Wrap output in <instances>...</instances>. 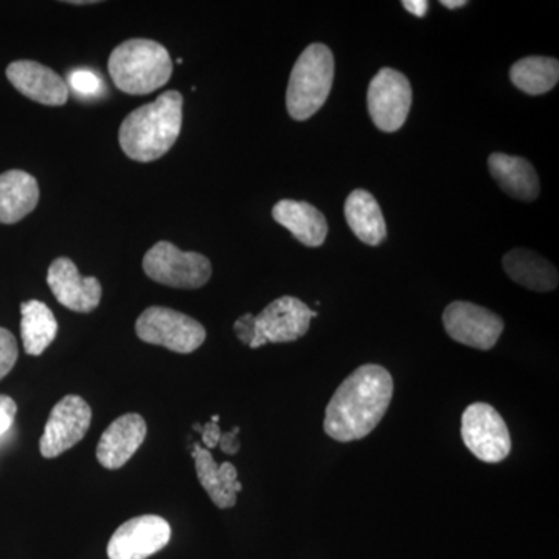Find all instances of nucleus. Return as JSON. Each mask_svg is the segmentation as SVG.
<instances>
[{
    "label": "nucleus",
    "instance_id": "f257e3e1",
    "mask_svg": "<svg viewBox=\"0 0 559 559\" xmlns=\"http://www.w3.org/2000/svg\"><path fill=\"white\" fill-rule=\"evenodd\" d=\"M392 399V374L377 364L360 366L342 381L326 406V436L341 443L366 439L384 418Z\"/></svg>",
    "mask_w": 559,
    "mask_h": 559
},
{
    "label": "nucleus",
    "instance_id": "f03ea898",
    "mask_svg": "<svg viewBox=\"0 0 559 559\" xmlns=\"http://www.w3.org/2000/svg\"><path fill=\"white\" fill-rule=\"evenodd\" d=\"M182 106V95L168 91L156 102L132 110L119 131L123 153L138 162H153L165 156L179 138Z\"/></svg>",
    "mask_w": 559,
    "mask_h": 559
},
{
    "label": "nucleus",
    "instance_id": "7ed1b4c3",
    "mask_svg": "<svg viewBox=\"0 0 559 559\" xmlns=\"http://www.w3.org/2000/svg\"><path fill=\"white\" fill-rule=\"evenodd\" d=\"M108 69L117 90L148 95L171 79L173 61L168 50L156 40L130 39L112 50Z\"/></svg>",
    "mask_w": 559,
    "mask_h": 559
},
{
    "label": "nucleus",
    "instance_id": "20e7f679",
    "mask_svg": "<svg viewBox=\"0 0 559 559\" xmlns=\"http://www.w3.org/2000/svg\"><path fill=\"white\" fill-rule=\"evenodd\" d=\"M334 79L333 51L325 44H311L301 51L290 72L286 108L294 120L311 119L329 98Z\"/></svg>",
    "mask_w": 559,
    "mask_h": 559
},
{
    "label": "nucleus",
    "instance_id": "39448f33",
    "mask_svg": "<svg viewBox=\"0 0 559 559\" xmlns=\"http://www.w3.org/2000/svg\"><path fill=\"white\" fill-rule=\"evenodd\" d=\"M140 341L189 355L205 342L207 331L198 320L165 307L146 308L135 322Z\"/></svg>",
    "mask_w": 559,
    "mask_h": 559
},
{
    "label": "nucleus",
    "instance_id": "423d86ee",
    "mask_svg": "<svg viewBox=\"0 0 559 559\" xmlns=\"http://www.w3.org/2000/svg\"><path fill=\"white\" fill-rule=\"evenodd\" d=\"M143 271L160 285L198 289L212 277V263L201 253L183 252L171 242L160 241L143 257Z\"/></svg>",
    "mask_w": 559,
    "mask_h": 559
},
{
    "label": "nucleus",
    "instance_id": "0eeeda50",
    "mask_svg": "<svg viewBox=\"0 0 559 559\" xmlns=\"http://www.w3.org/2000/svg\"><path fill=\"white\" fill-rule=\"evenodd\" d=\"M462 439L474 457L499 463L509 457L511 436L502 415L487 403H474L462 415Z\"/></svg>",
    "mask_w": 559,
    "mask_h": 559
},
{
    "label": "nucleus",
    "instance_id": "6e6552de",
    "mask_svg": "<svg viewBox=\"0 0 559 559\" xmlns=\"http://www.w3.org/2000/svg\"><path fill=\"white\" fill-rule=\"evenodd\" d=\"M318 318V311L296 297L283 296L267 305L255 316V337L250 348H260L266 344H285L304 337L310 330L311 320Z\"/></svg>",
    "mask_w": 559,
    "mask_h": 559
},
{
    "label": "nucleus",
    "instance_id": "1a4fd4ad",
    "mask_svg": "<svg viewBox=\"0 0 559 559\" xmlns=\"http://www.w3.org/2000/svg\"><path fill=\"white\" fill-rule=\"evenodd\" d=\"M371 120L384 132H396L406 123L412 106L409 80L399 70L384 68L371 80L367 92Z\"/></svg>",
    "mask_w": 559,
    "mask_h": 559
},
{
    "label": "nucleus",
    "instance_id": "9d476101",
    "mask_svg": "<svg viewBox=\"0 0 559 559\" xmlns=\"http://www.w3.org/2000/svg\"><path fill=\"white\" fill-rule=\"evenodd\" d=\"M92 409L86 400L68 395L51 409L43 437L39 440L40 455L46 459L60 457L86 437L91 428Z\"/></svg>",
    "mask_w": 559,
    "mask_h": 559
},
{
    "label": "nucleus",
    "instance_id": "9b49d317",
    "mask_svg": "<svg viewBox=\"0 0 559 559\" xmlns=\"http://www.w3.org/2000/svg\"><path fill=\"white\" fill-rule=\"evenodd\" d=\"M443 325L451 340L477 349L495 347L506 329L500 316L471 301H452L448 305L443 312Z\"/></svg>",
    "mask_w": 559,
    "mask_h": 559
},
{
    "label": "nucleus",
    "instance_id": "f8f14e48",
    "mask_svg": "<svg viewBox=\"0 0 559 559\" xmlns=\"http://www.w3.org/2000/svg\"><path fill=\"white\" fill-rule=\"evenodd\" d=\"M171 539V527L156 514L132 518L110 536L109 559H148L165 549Z\"/></svg>",
    "mask_w": 559,
    "mask_h": 559
},
{
    "label": "nucleus",
    "instance_id": "ddd939ff",
    "mask_svg": "<svg viewBox=\"0 0 559 559\" xmlns=\"http://www.w3.org/2000/svg\"><path fill=\"white\" fill-rule=\"evenodd\" d=\"M47 283L55 299L70 311L86 314L100 305L103 289L98 278L83 277L75 263L66 257L50 264Z\"/></svg>",
    "mask_w": 559,
    "mask_h": 559
},
{
    "label": "nucleus",
    "instance_id": "4468645a",
    "mask_svg": "<svg viewBox=\"0 0 559 559\" xmlns=\"http://www.w3.org/2000/svg\"><path fill=\"white\" fill-rule=\"evenodd\" d=\"M7 79L25 97L46 106H62L69 100L68 83L53 70L36 61H14Z\"/></svg>",
    "mask_w": 559,
    "mask_h": 559
},
{
    "label": "nucleus",
    "instance_id": "2eb2a0df",
    "mask_svg": "<svg viewBox=\"0 0 559 559\" xmlns=\"http://www.w3.org/2000/svg\"><path fill=\"white\" fill-rule=\"evenodd\" d=\"M146 430V421L139 414L121 415L98 441V463L106 469L123 468L145 441Z\"/></svg>",
    "mask_w": 559,
    "mask_h": 559
},
{
    "label": "nucleus",
    "instance_id": "dca6fc26",
    "mask_svg": "<svg viewBox=\"0 0 559 559\" xmlns=\"http://www.w3.org/2000/svg\"><path fill=\"white\" fill-rule=\"evenodd\" d=\"M194 466L202 488L207 491L210 499L221 510L231 509L237 503L238 492L242 485L238 481V471L230 462L218 465L209 450L194 444Z\"/></svg>",
    "mask_w": 559,
    "mask_h": 559
},
{
    "label": "nucleus",
    "instance_id": "f3484780",
    "mask_svg": "<svg viewBox=\"0 0 559 559\" xmlns=\"http://www.w3.org/2000/svg\"><path fill=\"white\" fill-rule=\"evenodd\" d=\"M272 216L280 226L308 248H319L329 235V223L314 205L304 201L283 200L272 209Z\"/></svg>",
    "mask_w": 559,
    "mask_h": 559
},
{
    "label": "nucleus",
    "instance_id": "a211bd4d",
    "mask_svg": "<svg viewBox=\"0 0 559 559\" xmlns=\"http://www.w3.org/2000/svg\"><path fill=\"white\" fill-rule=\"evenodd\" d=\"M489 173L500 189L521 201H533L539 194V178L524 157L492 153L488 157Z\"/></svg>",
    "mask_w": 559,
    "mask_h": 559
},
{
    "label": "nucleus",
    "instance_id": "6ab92c4d",
    "mask_svg": "<svg viewBox=\"0 0 559 559\" xmlns=\"http://www.w3.org/2000/svg\"><path fill=\"white\" fill-rule=\"evenodd\" d=\"M39 187L28 173L10 170L0 175V224H14L36 209Z\"/></svg>",
    "mask_w": 559,
    "mask_h": 559
},
{
    "label": "nucleus",
    "instance_id": "aec40b11",
    "mask_svg": "<svg viewBox=\"0 0 559 559\" xmlns=\"http://www.w3.org/2000/svg\"><path fill=\"white\" fill-rule=\"evenodd\" d=\"M502 264L507 275L524 288L536 293H549L558 286L557 267L533 250H510L503 257Z\"/></svg>",
    "mask_w": 559,
    "mask_h": 559
},
{
    "label": "nucleus",
    "instance_id": "412c9836",
    "mask_svg": "<svg viewBox=\"0 0 559 559\" xmlns=\"http://www.w3.org/2000/svg\"><path fill=\"white\" fill-rule=\"evenodd\" d=\"M345 219L360 241L380 246L388 237V226L380 204L367 190H355L345 201Z\"/></svg>",
    "mask_w": 559,
    "mask_h": 559
},
{
    "label": "nucleus",
    "instance_id": "4be33fe9",
    "mask_svg": "<svg viewBox=\"0 0 559 559\" xmlns=\"http://www.w3.org/2000/svg\"><path fill=\"white\" fill-rule=\"evenodd\" d=\"M21 337L27 355L40 356L58 334V322L53 312L39 300L21 305Z\"/></svg>",
    "mask_w": 559,
    "mask_h": 559
},
{
    "label": "nucleus",
    "instance_id": "5701e85b",
    "mask_svg": "<svg viewBox=\"0 0 559 559\" xmlns=\"http://www.w3.org/2000/svg\"><path fill=\"white\" fill-rule=\"evenodd\" d=\"M511 83L528 95H543L554 90L559 80V62L554 58L528 57L510 70Z\"/></svg>",
    "mask_w": 559,
    "mask_h": 559
},
{
    "label": "nucleus",
    "instance_id": "b1692460",
    "mask_svg": "<svg viewBox=\"0 0 559 559\" xmlns=\"http://www.w3.org/2000/svg\"><path fill=\"white\" fill-rule=\"evenodd\" d=\"M69 84L81 97H95L103 91L102 80L91 70L76 69L69 73Z\"/></svg>",
    "mask_w": 559,
    "mask_h": 559
},
{
    "label": "nucleus",
    "instance_id": "393cba45",
    "mask_svg": "<svg viewBox=\"0 0 559 559\" xmlns=\"http://www.w3.org/2000/svg\"><path fill=\"white\" fill-rule=\"evenodd\" d=\"M20 349L16 340L7 329H0V380L7 377L16 366Z\"/></svg>",
    "mask_w": 559,
    "mask_h": 559
},
{
    "label": "nucleus",
    "instance_id": "a878e982",
    "mask_svg": "<svg viewBox=\"0 0 559 559\" xmlns=\"http://www.w3.org/2000/svg\"><path fill=\"white\" fill-rule=\"evenodd\" d=\"M17 406L16 401L11 396L0 395V437L9 432L16 418Z\"/></svg>",
    "mask_w": 559,
    "mask_h": 559
},
{
    "label": "nucleus",
    "instance_id": "bb28decb",
    "mask_svg": "<svg viewBox=\"0 0 559 559\" xmlns=\"http://www.w3.org/2000/svg\"><path fill=\"white\" fill-rule=\"evenodd\" d=\"M234 330L238 340H240L242 344H252L253 337H255V316H241V318L235 322Z\"/></svg>",
    "mask_w": 559,
    "mask_h": 559
},
{
    "label": "nucleus",
    "instance_id": "cd10ccee",
    "mask_svg": "<svg viewBox=\"0 0 559 559\" xmlns=\"http://www.w3.org/2000/svg\"><path fill=\"white\" fill-rule=\"evenodd\" d=\"M201 433L202 441H204L205 447H207V450H213V448L218 447L221 436H223L218 423L213 421H210L207 423V425L202 426Z\"/></svg>",
    "mask_w": 559,
    "mask_h": 559
},
{
    "label": "nucleus",
    "instance_id": "c85d7f7f",
    "mask_svg": "<svg viewBox=\"0 0 559 559\" xmlns=\"http://www.w3.org/2000/svg\"><path fill=\"white\" fill-rule=\"evenodd\" d=\"M238 433H240V428H235L231 432L223 433L218 444L221 451L226 452V454L229 455L237 454L241 448L240 440H238Z\"/></svg>",
    "mask_w": 559,
    "mask_h": 559
},
{
    "label": "nucleus",
    "instance_id": "c756f323",
    "mask_svg": "<svg viewBox=\"0 0 559 559\" xmlns=\"http://www.w3.org/2000/svg\"><path fill=\"white\" fill-rule=\"evenodd\" d=\"M403 7L417 17H425L429 10V3L426 0H404Z\"/></svg>",
    "mask_w": 559,
    "mask_h": 559
},
{
    "label": "nucleus",
    "instance_id": "7c9ffc66",
    "mask_svg": "<svg viewBox=\"0 0 559 559\" xmlns=\"http://www.w3.org/2000/svg\"><path fill=\"white\" fill-rule=\"evenodd\" d=\"M466 3L468 2H465V0H441V5L447 7V9L450 10L462 9Z\"/></svg>",
    "mask_w": 559,
    "mask_h": 559
},
{
    "label": "nucleus",
    "instance_id": "2f4dec72",
    "mask_svg": "<svg viewBox=\"0 0 559 559\" xmlns=\"http://www.w3.org/2000/svg\"><path fill=\"white\" fill-rule=\"evenodd\" d=\"M69 3H73V5H90V3H95V2H92V0H75V2H69Z\"/></svg>",
    "mask_w": 559,
    "mask_h": 559
}]
</instances>
